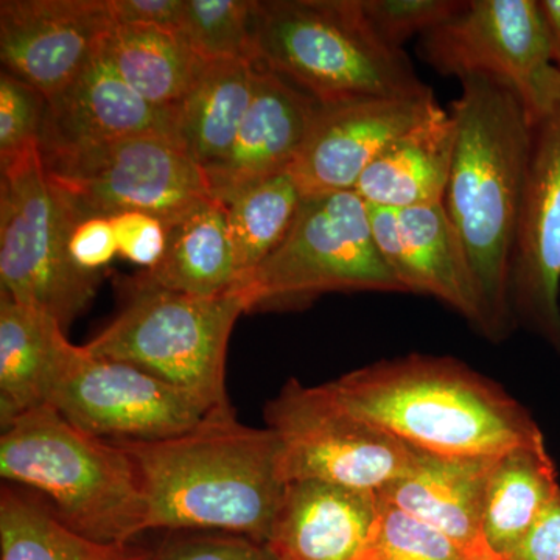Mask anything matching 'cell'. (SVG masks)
<instances>
[{"label":"cell","instance_id":"8d00e7d4","mask_svg":"<svg viewBox=\"0 0 560 560\" xmlns=\"http://www.w3.org/2000/svg\"><path fill=\"white\" fill-rule=\"evenodd\" d=\"M508 560H560V492Z\"/></svg>","mask_w":560,"mask_h":560},{"label":"cell","instance_id":"44dd1931","mask_svg":"<svg viewBox=\"0 0 560 560\" xmlns=\"http://www.w3.org/2000/svg\"><path fill=\"white\" fill-rule=\"evenodd\" d=\"M456 147V124L442 108L383 151L357 183L368 206L401 210L442 205Z\"/></svg>","mask_w":560,"mask_h":560},{"label":"cell","instance_id":"9a60e30c","mask_svg":"<svg viewBox=\"0 0 560 560\" xmlns=\"http://www.w3.org/2000/svg\"><path fill=\"white\" fill-rule=\"evenodd\" d=\"M440 108L433 91L319 105L291 176L304 197L353 191L383 151Z\"/></svg>","mask_w":560,"mask_h":560},{"label":"cell","instance_id":"ffe728a7","mask_svg":"<svg viewBox=\"0 0 560 560\" xmlns=\"http://www.w3.org/2000/svg\"><path fill=\"white\" fill-rule=\"evenodd\" d=\"M495 458L415 448L408 469L378 497L440 529L471 560H501L490 551L482 533L486 488Z\"/></svg>","mask_w":560,"mask_h":560},{"label":"cell","instance_id":"e575fe53","mask_svg":"<svg viewBox=\"0 0 560 560\" xmlns=\"http://www.w3.org/2000/svg\"><path fill=\"white\" fill-rule=\"evenodd\" d=\"M68 253L81 271L101 275L103 268L108 267L119 254L109 217L77 213L69 230Z\"/></svg>","mask_w":560,"mask_h":560},{"label":"cell","instance_id":"d590c367","mask_svg":"<svg viewBox=\"0 0 560 560\" xmlns=\"http://www.w3.org/2000/svg\"><path fill=\"white\" fill-rule=\"evenodd\" d=\"M116 24L179 32L186 0H109Z\"/></svg>","mask_w":560,"mask_h":560},{"label":"cell","instance_id":"9c48e42d","mask_svg":"<svg viewBox=\"0 0 560 560\" xmlns=\"http://www.w3.org/2000/svg\"><path fill=\"white\" fill-rule=\"evenodd\" d=\"M43 400L77 429L110 441L178 436L213 412L149 372L72 345L65 330L51 349Z\"/></svg>","mask_w":560,"mask_h":560},{"label":"cell","instance_id":"d6986e66","mask_svg":"<svg viewBox=\"0 0 560 560\" xmlns=\"http://www.w3.org/2000/svg\"><path fill=\"white\" fill-rule=\"evenodd\" d=\"M378 511L371 490L290 482L265 545L276 560H364Z\"/></svg>","mask_w":560,"mask_h":560},{"label":"cell","instance_id":"4316f807","mask_svg":"<svg viewBox=\"0 0 560 560\" xmlns=\"http://www.w3.org/2000/svg\"><path fill=\"white\" fill-rule=\"evenodd\" d=\"M131 544L81 536L38 503L10 488L0 495V560H147Z\"/></svg>","mask_w":560,"mask_h":560},{"label":"cell","instance_id":"7a4b0ae2","mask_svg":"<svg viewBox=\"0 0 560 560\" xmlns=\"http://www.w3.org/2000/svg\"><path fill=\"white\" fill-rule=\"evenodd\" d=\"M131 456L147 503V530H213L267 544L290 482L275 431L234 410L156 441H117Z\"/></svg>","mask_w":560,"mask_h":560},{"label":"cell","instance_id":"484cf974","mask_svg":"<svg viewBox=\"0 0 560 560\" xmlns=\"http://www.w3.org/2000/svg\"><path fill=\"white\" fill-rule=\"evenodd\" d=\"M62 327L50 316L0 296V422L2 429L44 405L43 383ZM66 331V330H65Z\"/></svg>","mask_w":560,"mask_h":560},{"label":"cell","instance_id":"2e32d148","mask_svg":"<svg viewBox=\"0 0 560 560\" xmlns=\"http://www.w3.org/2000/svg\"><path fill=\"white\" fill-rule=\"evenodd\" d=\"M318 108L311 95L257 65L237 138L223 160L202 171L210 197L226 202L246 187L290 172Z\"/></svg>","mask_w":560,"mask_h":560},{"label":"cell","instance_id":"1f68e13d","mask_svg":"<svg viewBox=\"0 0 560 560\" xmlns=\"http://www.w3.org/2000/svg\"><path fill=\"white\" fill-rule=\"evenodd\" d=\"M47 101L31 84L0 73V165L39 145Z\"/></svg>","mask_w":560,"mask_h":560},{"label":"cell","instance_id":"836d02e7","mask_svg":"<svg viewBox=\"0 0 560 560\" xmlns=\"http://www.w3.org/2000/svg\"><path fill=\"white\" fill-rule=\"evenodd\" d=\"M117 249L125 259L140 267H154L167 248V223L160 217L138 210L110 215Z\"/></svg>","mask_w":560,"mask_h":560},{"label":"cell","instance_id":"4fadbf2b","mask_svg":"<svg viewBox=\"0 0 560 560\" xmlns=\"http://www.w3.org/2000/svg\"><path fill=\"white\" fill-rule=\"evenodd\" d=\"M560 108L533 127L511 272L514 318L560 352Z\"/></svg>","mask_w":560,"mask_h":560},{"label":"cell","instance_id":"5bb4252c","mask_svg":"<svg viewBox=\"0 0 560 560\" xmlns=\"http://www.w3.org/2000/svg\"><path fill=\"white\" fill-rule=\"evenodd\" d=\"M114 25L109 0H2L3 70L49 102L90 65Z\"/></svg>","mask_w":560,"mask_h":560},{"label":"cell","instance_id":"8fae6325","mask_svg":"<svg viewBox=\"0 0 560 560\" xmlns=\"http://www.w3.org/2000/svg\"><path fill=\"white\" fill-rule=\"evenodd\" d=\"M419 55L441 75L510 84L530 127L560 108V69L537 0H469L420 38Z\"/></svg>","mask_w":560,"mask_h":560},{"label":"cell","instance_id":"52a82bcc","mask_svg":"<svg viewBox=\"0 0 560 560\" xmlns=\"http://www.w3.org/2000/svg\"><path fill=\"white\" fill-rule=\"evenodd\" d=\"M232 290L248 312L296 307L326 293H405L375 246L370 210L355 191L304 197L279 248Z\"/></svg>","mask_w":560,"mask_h":560},{"label":"cell","instance_id":"8992f818","mask_svg":"<svg viewBox=\"0 0 560 560\" xmlns=\"http://www.w3.org/2000/svg\"><path fill=\"white\" fill-rule=\"evenodd\" d=\"M246 312L248 304L237 290L194 296L132 278L119 315L84 349L149 372L210 411L231 410L228 345L238 316Z\"/></svg>","mask_w":560,"mask_h":560},{"label":"cell","instance_id":"6da1fadb","mask_svg":"<svg viewBox=\"0 0 560 560\" xmlns=\"http://www.w3.org/2000/svg\"><path fill=\"white\" fill-rule=\"evenodd\" d=\"M453 102L456 147L444 209L458 237L478 319L490 341L514 323L511 272L533 127L517 92L492 77L459 80Z\"/></svg>","mask_w":560,"mask_h":560},{"label":"cell","instance_id":"83f0119b","mask_svg":"<svg viewBox=\"0 0 560 560\" xmlns=\"http://www.w3.org/2000/svg\"><path fill=\"white\" fill-rule=\"evenodd\" d=\"M302 200L304 195L296 180L285 172L246 187L223 202L237 264V283L279 248L293 226Z\"/></svg>","mask_w":560,"mask_h":560},{"label":"cell","instance_id":"e0dca14e","mask_svg":"<svg viewBox=\"0 0 560 560\" xmlns=\"http://www.w3.org/2000/svg\"><path fill=\"white\" fill-rule=\"evenodd\" d=\"M368 210L375 246L405 293L434 298L477 324L469 271L444 205Z\"/></svg>","mask_w":560,"mask_h":560},{"label":"cell","instance_id":"f546056e","mask_svg":"<svg viewBox=\"0 0 560 560\" xmlns=\"http://www.w3.org/2000/svg\"><path fill=\"white\" fill-rule=\"evenodd\" d=\"M364 560L471 559L440 529L381 500Z\"/></svg>","mask_w":560,"mask_h":560},{"label":"cell","instance_id":"5b68a950","mask_svg":"<svg viewBox=\"0 0 560 560\" xmlns=\"http://www.w3.org/2000/svg\"><path fill=\"white\" fill-rule=\"evenodd\" d=\"M2 430L3 480L46 493L69 528L102 544H131L145 533V497L119 442L77 429L49 405L24 412Z\"/></svg>","mask_w":560,"mask_h":560},{"label":"cell","instance_id":"cb8c5ba5","mask_svg":"<svg viewBox=\"0 0 560 560\" xmlns=\"http://www.w3.org/2000/svg\"><path fill=\"white\" fill-rule=\"evenodd\" d=\"M102 54L143 101L164 109L178 108L206 66L179 32L149 25H114Z\"/></svg>","mask_w":560,"mask_h":560},{"label":"cell","instance_id":"4dcf8cb0","mask_svg":"<svg viewBox=\"0 0 560 560\" xmlns=\"http://www.w3.org/2000/svg\"><path fill=\"white\" fill-rule=\"evenodd\" d=\"M375 35L393 49L412 36L422 38L466 7L467 0H360Z\"/></svg>","mask_w":560,"mask_h":560},{"label":"cell","instance_id":"ba28073f","mask_svg":"<svg viewBox=\"0 0 560 560\" xmlns=\"http://www.w3.org/2000/svg\"><path fill=\"white\" fill-rule=\"evenodd\" d=\"M0 167L2 293L66 330L94 300L101 282V275L81 271L70 260L68 235L75 210L50 183L39 145Z\"/></svg>","mask_w":560,"mask_h":560},{"label":"cell","instance_id":"3957f363","mask_svg":"<svg viewBox=\"0 0 560 560\" xmlns=\"http://www.w3.org/2000/svg\"><path fill=\"white\" fill-rule=\"evenodd\" d=\"M326 386L350 415L419 451L495 458L544 441L517 400L448 357L378 361Z\"/></svg>","mask_w":560,"mask_h":560},{"label":"cell","instance_id":"d4e9b609","mask_svg":"<svg viewBox=\"0 0 560 560\" xmlns=\"http://www.w3.org/2000/svg\"><path fill=\"white\" fill-rule=\"evenodd\" d=\"M256 73V62H206L176 108L175 138L201 171L231 150L253 98Z\"/></svg>","mask_w":560,"mask_h":560},{"label":"cell","instance_id":"ac0fdd59","mask_svg":"<svg viewBox=\"0 0 560 560\" xmlns=\"http://www.w3.org/2000/svg\"><path fill=\"white\" fill-rule=\"evenodd\" d=\"M175 128L176 109L143 101L110 68L101 46L80 75L47 102L39 150L81 149L139 135L175 138Z\"/></svg>","mask_w":560,"mask_h":560},{"label":"cell","instance_id":"277c9868","mask_svg":"<svg viewBox=\"0 0 560 560\" xmlns=\"http://www.w3.org/2000/svg\"><path fill=\"white\" fill-rule=\"evenodd\" d=\"M254 35L257 65L319 105L431 92L408 55L375 35L360 0L256 2Z\"/></svg>","mask_w":560,"mask_h":560},{"label":"cell","instance_id":"30bf717a","mask_svg":"<svg viewBox=\"0 0 560 560\" xmlns=\"http://www.w3.org/2000/svg\"><path fill=\"white\" fill-rule=\"evenodd\" d=\"M40 158L50 183L79 215L138 210L168 223L210 197L200 165L173 136H131Z\"/></svg>","mask_w":560,"mask_h":560},{"label":"cell","instance_id":"7402d4cb","mask_svg":"<svg viewBox=\"0 0 560 560\" xmlns=\"http://www.w3.org/2000/svg\"><path fill=\"white\" fill-rule=\"evenodd\" d=\"M136 280L194 296H219L234 289L238 272L223 202L208 197L167 223V248Z\"/></svg>","mask_w":560,"mask_h":560},{"label":"cell","instance_id":"603a6c76","mask_svg":"<svg viewBox=\"0 0 560 560\" xmlns=\"http://www.w3.org/2000/svg\"><path fill=\"white\" fill-rule=\"evenodd\" d=\"M559 492L558 471L545 440L497 456L482 515L490 551L501 560L510 559Z\"/></svg>","mask_w":560,"mask_h":560},{"label":"cell","instance_id":"7c38bea8","mask_svg":"<svg viewBox=\"0 0 560 560\" xmlns=\"http://www.w3.org/2000/svg\"><path fill=\"white\" fill-rule=\"evenodd\" d=\"M287 481L381 492L410 466L415 447L350 415L326 385L290 381L265 410Z\"/></svg>","mask_w":560,"mask_h":560},{"label":"cell","instance_id":"74e56055","mask_svg":"<svg viewBox=\"0 0 560 560\" xmlns=\"http://www.w3.org/2000/svg\"><path fill=\"white\" fill-rule=\"evenodd\" d=\"M539 5L550 35L552 60L560 69V0H539Z\"/></svg>","mask_w":560,"mask_h":560},{"label":"cell","instance_id":"d6a6232c","mask_svg":"<svg viewBox=\"0 0 560 560\" xmlns=\"http://www.w3.org/2000/svg\"><path fill=\"white\" fill-rule=\"evenodd\" d=\"M147 560H276L267 545L226 533H173Z\"/></svg>","mask_w":560,"mask_h":560},{"label":"cell","instance_id":"f1b7e54d","mask_svg":"<svg viewBox=\"0 0 560 560\" xmlns=\"http://www.w3.org/2000/svg\"><path fill=\"white\" fill-rule=\"evenodd\" d=\"M254 14L250 0H186L179 33L201 61L257 65Z\"/></svg>","mask_w":560,"mask_h":560}]
</instances>
